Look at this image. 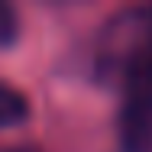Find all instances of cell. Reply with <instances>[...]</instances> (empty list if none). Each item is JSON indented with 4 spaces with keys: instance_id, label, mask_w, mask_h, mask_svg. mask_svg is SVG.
<instances>
[{
    "instance_id": "cell-1",
    "label": "cell",
    "mask_w": 152,
    "mask_h": 152,
    "mask_svg": "<svg viewBox=\"0 0 152 152\" xmlns=\"http://www.w3.org/2000/svg\"><path fill=\"white\" fill-rule=\"evenodd\" d=\"M152 45V10H126L120 16H113L104 29L100 39V52H97V71L107 81H120L126 71L133 68V61L139 58Z\"/></svg>"
},
{
    "instance_id": "cell-2",
    "label": "cell",
    "mask_w": 152,
    "mask_h": 152,
    "mask_svg": "<svg viewBox=\"0 0 152 152\" xmlns=\"http://www.w3.org/2000/svg\"><path fill=\"white\" fill-rule=\"evenodd\" d=\"M117 139L120 152H152V91L126 88Z\"/></svg>"
},
{
    "instance_id": "cell-3",
    "label": "cell",
    "mask_w": 152,
    "mask_h": 152,
    "mask_svg": "<svg viewBox=\"0 0 152 152\" xmlns=\"http://www.w3.org/2000/svg\"><path fill=\"white\" fill-rule=\"evenodd\" d=\"M26 120H29V100H26V94L0 81V129L20 126Z\"/></svg>"
},
{
    "instance_id": "cell-4",
    "label": "cell",
    "mask_w": 152,
    "mask_h": 152,
    "mask_svg": "<svg viewBox=\"0 0 152 152\" xmlns=\"http://www.w3.org/2000/svg\"><path fill=\"white\" fill-rule=\"evenodd\" d=\"M16 39H20V16L10 3L0 0V49L16 45Z\"/></svg>"
}]
</instances>
